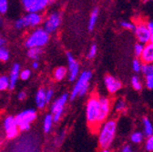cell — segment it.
Listing matches in <instances>:
<instances>
[{"instance_id": "cell-7", "label": "cell", "mask_w": 153, "mask_h": 152, "mask_svg": "<svg viewBox=\"0 0 153 152\" xmlns=\"http://www.w3.org/2000/svg\"><path fill=\"white\" fill-rule=\"evenodd\" d=\"M21 3L26 12L42 14L50 5L51 0H21Z\"/></svg>"}, {"instance_id": "cell-47", "label": "cell", "mask_w": 153, "mask_h": 152, "mask_svg": "<svg viewBox=\"0 0 153 152\" xmlns=\"http://www.w3.org/2000/svg\"><path fill=\"white\" fill-rule=\"evenodd\" d=\"M149 1H153V0H144V2H149Z\"/></svg>"}, {"instance_id": "cell-45", "label": "cell", "mask_w": 153, "mask_h": 152, "mask_svg": "<svg viewBox=\"0 0 153 152\" xmlns=\"http://www.w3.org/2000/svg\"><path fill=\"white\" fill-rule=\"evenodd\" d=\"M101 152H109V150H108V148H106V149H102Z\"/></svg>"}, {"instance_id": "cell-13", "label": "cell", "mask_w": 153, "mask_h": 152, "mask_svg": "<svg viewBox=\"0 0 153 152\" xmlns=\"http://www.w3.org/2000/svg\"><path fill=\"white\" fill-rule=\"evenodd\" d=\"M67 59L68 64V70H69V80L75 81L79 76V64L76 60L74 56L70 53H67Z\"/></svg>"}, {"instance_id": "cell-23", "label": "cell", "mask_w": 153, "mask_h": 152, "mask_svg": "<svg viewBox=\"0 0 153 152\" xmlns=\"http://www.w3.org/2000/svg\"><path fill=\"white\" fill-rule=\"evenodd\" d=\"M9 88V79L7 76H0V91Z\"/></svg>"}, {"instance_id": "cell-29", "label": "cell", "mask_w": 153, "mask_h": 152, "mask_svg": "<svg viewBox=\"0 0 153 152\" xmlns=\"http://www.w3.org/2000/svg\"><path fill=\"white\" fill-rule=\"evenodd\" d=\"M97 51H98V47L96 44H93L91 45L89 50H88V59H93L94 56L97 55Z\"/></svg>"}, {"instance_id": "cell-38", "label": "cell", "mask_w": 153, "mask_h": 152, "mask_svg": "<svg viewBox=\"0 0 153 152\" xmlns=\"http://www.w3.org/2000/svg\"><path fill=\"white\" fill-rule=\"evenodd\" d=\"M64 137H65V132H62L61 134L56 138V141H55V144H56V145L60 144V143H61V141L64 139Z\"/></svg>"}, {"instance_id": "cell-44", "label": "cell", "mask_w": 153, "mask_h": 152, "mask_svg": "<svg viewBox=\"0 0 153 152\" xmlns=\"http://www.w3.org/2000/svg\"><path fill=\"white\" fill-rule=\"evenodd\" d=\"M3 23H4V19H3V17L0 16V27L3 26Z\"/></svg>"}, {"instance_id": "cell-6", "label": "cell", "mask_w": 153, "mask_h": 152, "mask_svg": "<svg viewBox=\"0 0 153 152\" xmlns=\"http://www.w3.org/2000/svg\"><path fill=\"white\" fill-rule=\"evenodd\" d=\"M62 22V14L59 11H53L49 13L43 21V28L48 33L56 32L60 27Z\"/></svg>"}, {"instance_id": "cell-41", "label": "cell", "mask_w": 153, "mask_h": 152, "mask_svg": "<svg viewBox=\"0 0 153 152\" xmlns=\"http://www.w3.org/2000/svg\"><path fill=\"white\" fill-rule=\"evenodd\" d=\"M121 152H132V148H131V147L129 145H126V146L123 147Z\"/></svg>"}, {"instance_id": "cell-10", "label": "cell", "mask_w": 153, "mask_h": 152, "mask_svg": "<svg viewBox=\"0 0 153 152\" xmlns=\"http://www.w3.org/2000/svg\"><path fill=\"white\" fill-rule=\"evenodd\" d=\"M134 32H135V35L137 36V39L139 41V43L142 44V45H146L149 42H150V39H151V34L149 31L146 23L143 22H140L139 24H137L135 26V29H134Z\"/></svg>"}, {"instance_id": "cell-39", "label": "cell", "mask_w": 153, "mask_h": 152, "mask_svg": "<svg viewBox=\"0 0 153 152\" xmlns=\"http://www.w3.org/2000/svg\"><path fill=\"white\" fill-rule=\"evenodd\" d=\"M27 98V94H26V92H24V91H20L18 94H17V99H19V100H24L25 99Z\"/></svg>"}, {"instance_id": "cell-12", "label": "cell", "mask_w": 153, "mask_h": 152, "mask_svg": "<svg viewBox=\"0 0 153 152\" xmlns=\"http://www.w3.org/2000/svg\"><path fill=\"white\" fill-rule=\"evenodd\" d=\"M111 102L109 99L106 97H100V114H99V125L103 124L110 112Z\"/></svg>"}, {"instance_id": "cell-4", "label": "cell", "mask_w": 153, "mask_h": 152, "mask_svg": "<svg viewBox=\"0 0 153 152\" xmlns=\"http://www.w3.org/2000/svg\"><path fill=\"white\" fill-rule=\"evenodd\" d=\"M92 79V72L90 70L83 71L79 78L76 79V82L69 95L71 100L76 99V97H83L88 93L89 88V81Z\"/></svg>"}, {"instance_id": "cell-19", "label": "cell", "mask_w": 153, "mask_h": 152, "mask_svg": "<svg viewBox=\"0 0 153 152\" xmlns=\"http://www.w3.org/2000/svg\"><path fill=\"white\" fill-rule=\"evenodd\" d=\"M54 124V120H53V117L51 114H47L44 118L43 120V130L45 133H49L52 129Z\"/></svg>"}, {"instance_id": "cell-11", "label": "cell", "mask_w": 153, "mask_h": 152, "mask_svg": "<svg viewBox=\"0 0 153 152\" xmlns=\"http://www.w3.org/2000/svg\"><path fill=\"white\" fill-rule=\"evenodd\" d=\"M22 18L25 27H38L44 21V16L40 13H27Z\"/></svg>"}, {"instance_id": "cell-1", "label": "cell", "mask_w": 153, "mask_h": 152, "mask_svg": "<svg viewBox=\"0 0 153 152\" xmlns=\"http://www.w3.org/2000/svg\"><path fill=\"white\" fill-rule=\"evenodd\" d=\"M100 114V97L97 94H92L88 100L86 107V118L89 128L93 131H97L100 127L99 125Z\"/></svg>"}, {"instance_id": "cell-20", "label": "cell", "mask_w": 153, "mask_h": 152, "mask_svg": "<svg viewBox=\"0 0 153 152\" xmlns=\"http://www.w3.org/2000/svg\"><path fill=\"white\" fill-rule=\"evenodd\" d=\"M98 17H99V9L98 8H95L91 14H90V16H89V20H88V30L92 31L97 24V21H98Z\"/></svg>"}, {"instance_id": "cell-28", "label": "cell", "mask_w": 153, "mask_h": 152, "mask_svg": "<svg viewBox=\"0 0 153 152\" xmlns=\"http://www.w3.org/2000/svg\"><path fill=\"white\" fill-rule=\"evenodd\" d=\"M8 9V0H0V15H4Z\"/></svg>"}, {"instance_id": "cell-49", "label": "cell", "mask_w": 153, "mask_h": 152, "mask_svg": "<svg viewBox=\"0 0 153 152\" xmlns=\"http://www.w3.org/2000/svg\"><path fill=\"white\" fill-rule=\"evenodd\" d=\"M51 1H52V0H51Z\"/></svg>"}, {"instance_id": "cell-16", "label": "cell", "mask_w": 153, "mask_h": 152, "mask_svg": "<svg viewBox=\"0 0 153 152\" xmlns=\"http://www.w3.org/2000/svg\"><path fill=\"white\" fill-rule=\"evenodd\" d=\"M20 65L16 63L13 65L12 69L10 71V75H9V89H14L17 80L19 79V74H20Z\"/></svg>"}, {"instance_id": "cell-26", "label": "cell", "mask_w": 153, "mask_h": 152, "mask_svg": "<svg viewBox=\"0 0 153 152\" xmlns=\"http://www.w3.org/2000/svg\"><path fill=\"white\" fill-rule=\"evenodd\" d=\"M115 109L118 112H124L126 109V103L123 99H118L115 103Z\"/></svg>"}, {"instance_id": "cell-17", "label": "cell", "mask_w": 153, "mask_h": 152, "mask_svg": "<svg viewBox=\"0 0 153 152\" xmlns=\"http://www.w3.org/2000/svg\"><path fill=\"white\" fill-rule=\"evenodd\" d=\"M47 104L46 101V89L41 87L36 91V105L38 108L42 109Z\"/></svg>"}, {"instance_id": "cell-21", "label": "cell", "mask_w": 153, "mask_h": 152, "mask_svg": "<svg viewBox=\"0 0 153 152\" xmlns=\"http://www.w3.org/2000/svg\"><path fill=\"white\" fill-rule=\"evenodd\" d=\"M42 55V49L41 48H29L27 50V56L31 59H34L35 61H37V59L40 58V56Z\"/></svg>"}, {"instance_id": "cell-22", "label": "cell", "mask_w": 153, "mask_h": 152, "mask_svg": "<svg viewBox=\"0 0 153 152\" xmlns=\"http://www.w3.org/2000/svg\"><path fill=\"white\" fill-rule=\"evenodd\" d=\"M143 125H144V131H145V134L148 137L152 136L153 134V127L152 124L150 122V120L148 118H145L143 119Z\"/></svg>"}, {"instance_id": "cell-5", "label": "cell", "mask_w": 153, "mask_h": 152, "mask_svg": "<svg viewBox=\"0 0 153 152\" xmlns=\"http://www.w3.org/2000/svg\"><path fill=\"white\" fill-rule=\"evenodd\" d=\"M36 111L33 108H27L21 111L15 117L19 131H28L31 128V124L36 119Z\"/></svg>"}, {"instance_id": "cell-9", "label": "cell", "mask_w": 153, "mask_h": 152, "mask_svg": "<svg viewBox=\"0 0 153 152\" xmlns=\"http://www.w3.org/2000/svg\"><path fill=\"white\" fill-rule=\"evenodd\" d=\"M3 126L7 139H14L17 138L19 134V128L16 121L15 117L13 116H7L3 120Z\"/></svg>"}, {"instance_id": "cell-34", "label": "cell", "mask_w": 153, "mask_h": 152, "mask_svg": "<svg viewBox=\"0 0 153 152\" xmlns=\"http://www.w3.org/2000/svg\"><path fill=\"white\" fill-rule=\"evenodd\" d=\"M146 85L148 88L153 89V73L146 76Z\"/></svg>"}, {"instance_id": "cell-42", "label": "cell", "mask_w": 153, "mask_h": 152, "mask_svg": "<svg viewBox=\"0 0 153 152\" xmlns=\"http://www.w3.org/2000/svg\"><path fill=\"white\" fill-rule=\"evenodd\" d=\"M38 67H39V64H38V62H37V61H34L33 64H32V67H33L34 69H37Z\"/></svg>"}, {"instance_id": "cell-14", "label": "cell", "mask_w": 153, "mask_h": 152, "mask_svg": "<svg viewBox=\"0 0 153 152\" xmlns=\"http://www.w3.org/2000/svg\"><path fill=\"white\" fill-rule=\"evenodd\" d=\"M104 83H105V86H106V88L107 90L110 93V94H115L117 93L122 87V84L121 82L116 79L113 76H110V75H107L105 79H104Z\"/></svg>"}, {"instance_id": "cell-43", "label": "cell", "mask_w": 153, "mask_h": 152, "mask_svg": "<svg viewBox=\"0 0 153 152\" xmlns=\"http://www.w3.org/2000/svg\"><path fill=\"white\" fill-rule=\"evenodd\" d=\"M5 44H6V40L3 39V37H1V39H0V47H4V46H5Z\"/></svg>"}, {"instance_id": "cell-2", "label": "cell", "mask_w": 153, "mask_h": 152, "mask_svg": "<svg viewBox=\"0 0 153 152\" xmlns=\"http://www.w3.org/2000/svg\"><path fill=\"white\" fill-rule=\"evenodd\" d=\"M117 122L114 119L106 120L100 127L99 131V146L102 149L108 148L113 142L116 135Z\"/></svg>"}, {"instance_id": "cell-37", "label": "cell", "mask_w": 153, "mask_h": 152, "mask_svg": "<svg viewBox=\"0 0 153 152\" xmlns=\"http://www.w3.org/2000/svg\"><path fill=\"white\" fill-rule=\"evenodd\" d=\"M53 96H54V90L52 88H48L46 90V101H47V103H48L52 100Z\"/></svg>"}, {"instance_id": "cell-18", "label": "cell", "mask_w": 153, "mask_h": 152, "mask_svg": "<svg viewBox=\"0 0 153 152\" xmlns=\"http://www.w3.org/2000/svg\"><path fill=\"white\" fill-rule=\"evenodd\" d=\"M67 76V68L65 67H57L55 70H54V74L53 77L55 79V80L56 81H61L63 80Z\"/></svg>"}, {"instance_id": "cell-32", "label": "cell", "mask_w": 153, "mask_h": 152, "mask_svg": "<svg viewBox=\"0 0 153 152\" xmlns=\"http://www.w3.org/2000/svg\"><path fill=\"white\" fill-rule=\"evenodd\" d=\"M120 26L123 27V28H126V29H128V30H134L135 29V24L130 22V21H121L120 23Z\"/></svg>"}, {"instance_id": "cell-48", "label": "cell", "mask_w": 153, "mask_h": 152, "mask_svg": "<svg viewBox=\"0 0 153 152\" xmlns=\"http://www.w3.org/2000/svg\"><path fill=\"white\" fill-rule=\"evenodd\" d=\"M1 37H2V36H1V34H0V39H1Z\"/></svg>"}, {"instance_id": "cell-27", "label": "cell", "mask_w": 153, "mask_h": 152, "mask_svg": "<svg viewBox=\"0 0 153 152\" xmlns=\"http://www.w3.org/2000/svg\"><path fill=\"white\" fill-rule=\"evenodd\" d=\"M131 141L134 143H140L143 140V134L141 132H134L131 135Z\"/></svg>"}, {"instance_id": "cell-36", "label": "cell", "mask_w": 153, "mask_h": 152, "mask_svg": "<svg viewBox=\"0 0 153 152\" xmlns=\"http://www.w3.org/2000/svg\"><path fill=\"white\" fill-rule=\"evenodd\" d=\"M146 149L148 151H153V135L149 137L146 142Z\"/></svg>"}, {"instance_id": "cell-15", "label": "cell", "mask_w": 153, "mask_h": 152, "mask_svg": "<svg viewBox=\"0 0 153 152\" xmlns=\"http://www.w3.org/2000/svg\"><path fill=\"white\" fill-rule=\"evenodd\" d=\"M140 59L144 64H153V42H149L144 46Z\"/></svg>"}, {"instance_id": "cell-8", "label": "cell", "mask_w": 153, "mask_h": 152, "mask_svg": "<svg viewBox=\"0 0 153 152\" xmlns=\"http://www.w3.org/2000/svg\"><path fill=\"white\" fill-rule=\"evenodd\" d=\"M69 95L68 93L62 94L59 98H57L53 104L51 105V115L53 117L54 122H59L63 115L64 112V108L65 105L67 104V101L68 99Z\"/></svg>"}, {"instance_id": "cell-46", "label": "cell", "mask_w": 153, "mask_h": 152, "mask_svg": "<svg viewBox=\"0 0 153 152\" xmlns=\"http://www.w3.org/2000/svg\"><path fill=\"white\" fill-rule=\"evenodd\" d=\"M150 42H153V34H151V39H150Z\"/></svg>"}, {"instance_id": "cell-35", "label": "cell", "mask_w": 153, "mask_h": 152, "mask_svg": "<svg viewBox=\"0 0 153 152\" xmlns=\"http://www.w3.org/2000/svg\"><path fill=\"white\" fill-rule=\"evenodd\" d=\"M14 26H15V27H16V29H19V30L25 28V24H24L23 18H22V17H20V18H18V19H16V20L15 21Z\"/></svg>"}, {"instance_id": "cell-25", "label": "cell", "mask_w": 153, "mask_h": 152, "mask_svg": "<svg viewBox=\"0 0 153 152\" xmlns=\"http://www.w3.org/2000/svg\"><path fill=\"white\" fill-rule=\"evenodd\" d=\"M131 84H132V87H134V89H136V90H140L142 88L141 81L137 77V76H134V77H132V79H131Z\"/></svg>"}, {"instance_id": "cell-31", "label": "cell", "mask_w": 153, "mask_h": 152, "mask_svg": "<svg viewBox=\"0 0 153 152\" xmlns=\"http://www.w3.org/2000/svg\"><path fill=\"white\" fill-rule=\"evenodd\" d=\"M143 49H144V45H142L140 43L136 44L135 47H134V52H135V55L137 56H139V58H140V56L143 52Z\"/></svg>"}, {"instance_id": "cell-33", "label": "cell", "mask_w": 153, "mask_h": 152, "mask_svg": "<svg viewBox=\"0 0 153 152\" xmlns=\"http://www.w3.org/2000/svg\"><path fill=\"white\" fill-rule=\"evenodd\" d=\"M141 67H142V64L140 60L138 59H134L132 62V68L135 72H140L141 71Z\"/></svg>"}, {"instance_id": "cell-3", "label": "cell", "mask_w": 153, "mask_h": 152, "mask_svg": "<svg viewBox=\"0 0 153 152\" xmlns=\"http://www.w3.org/2000/svg\"><path fill=\"white\" fill-rule=\"evenodd\" d=\"M49 41V34L43 28L37 27L31 31L25 40V46L29 48H41Z\"/></svg>"}, {"instance_id": "cell-30", "label": "cell", "mask_w": 153, "mask_h": 152, "mask_svg": "<svg viewBox=\"0 0 153 152\" xmlns=\"http://www.w3.org/2000/svg\"><path fill=\"white\" fill-rule=\"evenodd\" d=\"M31 76V71L29 69H24L22 71H20V74H19V79L22 80H27Z\"/></svg>"}, {"instance_id": "cell-40", "label": "cell", "mask_w": 153, "mask_h": 152, "mask_svg": "<svg viewBox=\"0 0 153 152\" xmlns=\"http://www.w3.org/2000/svg\"><path fill=\"white\" fill-rule=\"evenodd\" d=\"M146 26H147L149 31L150 32V34H153V20H150V21L147 22Z\"/></svg>"}, {"instance_id": "cell-24", "label": "cell", "mask_w": 153, "mask_h": 152, "mask_svg": "<svg viewBox=\"0 0 153 152\" xmlns=\"http://www.w3.org/2000/svg\"><path fill=\"white\" fill-rule=\"evenodd\" d=\"M9 51L5 47H0V61L2 62H6L9 59Z\"/></svg>"}]
</instances>
